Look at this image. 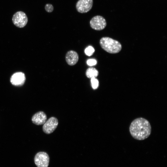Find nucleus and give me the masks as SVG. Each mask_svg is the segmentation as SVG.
Returning a JSON list of instances; mask_svg holds the SVG:
<instances>
[{
	"mask_svg": "<svg viewBox=\"0 0 167 167\" xmlns=\"http://www.w3.org/2000/svg\"><path fill=\"white\" fill-rule=\"evenodd\" d=\"M98 75V71L95 68L90 67L87 69L86 75L89 78H96Z\"/></svg>",
	"mask_w": 167,
	"mask_h": 167,
	"instance_id": "obj_11",
	"label": "nucleus"
},
{
	"mask_svg": "<svg viewBox=\"0 0 167 167\" xmlns=\"http://www.w3.org/2000/svg\"><path fill=\"white\" fill-rule=\"evenodd\" d=\"M151 130L150 122L143 118L135 119L129 126V131L131 136L139 140H143L148 138L151 134Z\"/></svg>",
	"mask_w": 167,
	"mask_h": 167,
	"instance_id": "obj_1",
	"label": "nucleus"
},
{
	"mask_svg": "<svg viewBox=\"0 0 167 167\" xmlns=\"http://www.w3.org/2000/svg\"><path fill=\"white\" fill-rule=\"evenodd\" d=\"M90 24L92 29L98 31L104 29L106 25L105 19L100 15H96L93 17L90 20Z\"/></svg>",
	"mask_w": 167,
	"mask_h": 167,
	"instance_id": "obj_5",
	"label": "nucleus"
},
{
	"mask_svg": "<svg viewBox=\"0 0 167 167\" xmlns=\"http://www.w3.org/2000/svg\"><path fill=\"white\" fill-rule=\"evenodd\" d=\"M47 118L46 115L44 112L39 111L33 116L32 121L34 124L39 125L44 124L46 122Z\"/></svg>",
	"mask_w": 167,
	"mask_h": 167,
	"instance_id": "obj_9",
	"label": "nucleus"
},
{
	"mask_svg": "<svg viewBox=\"0 0 167 167\" xmlns=\"http://www.w3.org/2000/svg\"><path fill=\"white\" fill-rule=\"evenodd\" d=\"M34 161L37 167H48L49 165V157L46 153L40 152L36 154Z\"/></svg>",
	"mask_w": 167,
	"mask_h": 167,
	"instance_id": "obj_4",
	"label": "nucleus"
},
{
	"mask_svg": "<svg viewBox=\"0 0 167 167\" xmlns=\"http://www.w3.org/2000/svg\"><path fill=\"white\" fill-rule=\"evenodd\" d=\"M26 80V77L24 73L18 72L14 73L11 76L10 82L13 85L21 86L23 85Z\"/></svg>",
	"mask_w": 167,
	"mask_h": 167,
	"instance_id": "obj_8",
	"label": "nucleus"
},
{
	"mask_svg": "<svg viewBox=\"0 0 167 167\" xmlns=\"http://www.w3.org/2000/svg\"><path fill=\"white\" fill-rule=\"evenodd\" d=\"M79 55L78 53L74 50H70L66 53L65 59L67 63L70 66H73L78 62Z\"/></svg>",
	"mask_w": 167,
	"mask_h": 167,
	"instance_id": "obj_10",
	"label": "nucleus"
},
{
	"mask_svg": "<svg viewBox=\"0 0 167 167\" xmlns=\"http://www.w3.org/2000/svg\"><path fill=\"white\" fill-rule=\"evenodd\" d=\"M12 21L16 26L19 28H22L27 24L28 18L24 12L22 11H18L13 15Z\"/></svg>",
	"mask_w": 167,
	"mask_h": 167,
	"instance_id": "obj_3",
	"label": "nucleus"
},
{
	"mask_svg": "<svg viewBox=\"0 0 167 167\" xmlns=\"http://www.w3.org/2000/svg\"><path fill=\"white\" fill-rule=\"evenodd\" d=\"M91 85L94 89H97L99 86V83L98 80L96 78H91Z\"/></svg>",
	"mask_w": 167,
	"mask_h": 167,
	"instance_id": "obj_13",
	"label": "nucleus"
},
{
	"mask_svg": "<svg viewBox=\"0 0 167 167\" xmlns=\"http://www.w3.org/2000/svg\"><path fill=\"white\" fill-rule=\"evenodd\" d=\"M94 52V49L91 46H89L87 47L84 50V52L86 55L89 56L92 55Z\"/></svg>",
	"mask_w": 167,
	"mask_h": 167,
	"instance_id": "obj_12",
	"label": "nucleus"
},
{
	"mask_svg": "<svg viewBox=\"0 0 167 167\" xmlns=\"http://www.w3.org/2000/svg\"><path fill=\"white\" fill-rule=\"evenodd\" d=\"M100 44L104 50L111 54L117 53L122 49V45L119 42L109 37L101 38Z\"/></svg>",
	"mask_w": 167,
	"mask_h": 167,
	"instance_id": "obj_2",
	"label": "nucleus"
},
{
	"mask_svg": "<svg viewBox=\"0 0 167 167\" xmlns=\"http://www.w3.org/2000/svg\"><path fill=\"white\" fill-rule=\"evenodd\" d=\"M58 124L57 119L54 117H51L44 124L42 127L43 131L46 134H51L56 129Z\"/></svg>",
	"mask_w": 167,
	"mask_h": 167,
	"instance_id": "obj_6",
	"label": "nucleus"
},
{
	"mask_svg": "<svg viewBox=\"0 0 167 167\" xmlns=\"http://www.w3.org/2000/svg\"><path fill=\"white\" fill-rule=\"evenodd\" d=\"M87 63L88 66H92L96 64L97 61L94 59H90L87 60Z\"/></svg>",
	"mask_w": 167,
	"mask_h": 167,
	"instance_id": "obj_15",
	"label": "nucleus"
},
{
	"mask_svg": "<svg viewBox=\"0 0 167 167\" xmlns=\"http://www.w3.org/2000/svg\"><path fill=\"white\" fill-rule=\"evenodd\" d=\"M45 9L47 12H51L53 11L54 7L52 4H47L45 5Z\"/></svg>",
	"mask_w": 167,
	"mask_h": 167,
	"instance_id": "obj_14",
	"label": "nucleus"
},
{
	"mask_svg": "<svg viewBox=\"0 0 167 167\" xmlns=\"http://www.w3.org/2000/svg\"><path fill=\"white\" fill-rule=\"evenodd\" d=\"M93 5V0H79L77 2L76 7L77 11L81 13L89 11Z\"/></svg>",
	"mask_w": 167,
	"mask_h": 167,
	"instance_id": "obj_7",
	"label": "nucleus"
}]
</instances>
